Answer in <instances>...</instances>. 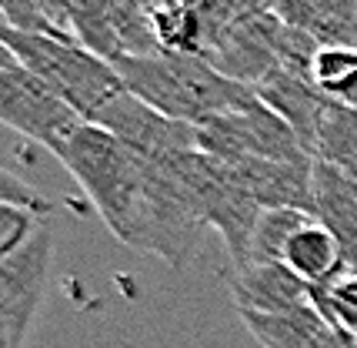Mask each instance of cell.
I'll list each match as a JSON object with an SVG mask.
<instances>
[{
    "mask_svg": "<svg viewBox=\"0 0 357 348\" xmlns=\"http://www.w3.org/2000/svg\"><path fill=\"white\" fill-rule=\"evenodd\" d=\"M74 174L84 194L97 208L100 222L121 245L147 252V171L137 154L104 127L84 124L50 151Z\"/></svg>",
    "mask_w": 357,
    "mask_h": 348,
    "instance_id": "1",
    "label": "cell"
},
{
    "mask_svg": "<svg viewBox=\"0 0 357 348\" xmlns=\"http://www.w3.org/2000/svg\"><path fill=\"white\" fill-rule=\"evenodd\" d=\"M114 71L124 80V91L190 127L220 114L254 111L261 104L254 87L220 74L207 57H184V54L124 57L114 64Z\"/></svg>",
    "mask_w": 357,
    "mask_h": 348,
    "instance_id": "2",
    "label": "cell"
},
{
    "mask_svg": "<svg viewBox=\"0 0 357 348\" xmlns=\"http://www.w3.org/2000/svg\"><path fill=\"white\" fill-rule=\"evenodd\" d=\"M0 41L10 48L17 64L31 71L37 80H44L67 108L93 121L107 108L114 97L124 91V80L114 71V64L93 57L74 41H54V37H33V34H17L10 27L0 31Z\"/></svg>",
    "mask_w": 357,
    "mask_h": 348,
    "instance_id": "3",
    "label": "cell"
},
{
    "mask_svg": "<svg viewBox=\"0 0 357 348\" xmlns=\"http://www.w3.org/2000/svg\"><path fill=\"white\" fill-rule=\"evenodd\" d=\"M174 164L187 181V188L194 191L207 228H214L224 238L227 254H231V271L248 268L250 241H254V228L261 222V208L237 181L234 168L211 154H201V151L177 154Z\"/></svg>",
    "mask_w": 357,
    "mask_h": 348,
    "instance_id": "4",
    "label": "cell"
},
{
    "mask_svg": "<svg viewBox=\"0 0 357 348\" xmlns=\"http://www.w3.org/2000/svg\"><path fill=\"white\" fill-rule=\"evenodd\" d=\"M147 171V254L164 258L174 268H184L197 252L201 231L207 228L204 211L181 177L174 158L144 161Z\"/></svg>",
    "mask_w": 357,
    "mask_h": 348,
    "instance_id": "5",
    "label": "cell"
},
{
    "mask_svg": "<svg viewBox=\"0 0 357 348\" xmlns=\"http://www.w3.org/2000/svg\"><path fill=\"white\" fill-rule=\"evenodd\" d=\"M197 151L211 154V158L224 161V164H237V161H314L304 144L297 138L291 124L278 117L264 101L244 114H220L197 124Z\"/></svg>",
    "mask_w": 357,
    "mask_h": 348,
    "instance_id": "6",
    "label": "cell"
},
{
    "mask_svg": "<svg viewBox=\"0 0 357 348\" xmlns=\"http://www.w3.org/2000/svg\"><path fill=\"white\" fill-rule=\"evenodd\" d=\"M0 124L54 151L84 124V117L67 108L44 80H37L17 64L0 71Z\"/></svg>",
    "mask_w": 357,
    "mask_h": 348,
    "instance_id": "7",
    "label": "cell"
},
{
    "mask_svg": "<svg viewBox=\"0 0 357 348\" xmlns=\"http://www.w3.org/2000/svg\"><path fill=\"white\" fill-rule=\"evenodd\" d=\"M91 124L114 134L140 161H167L187 151H197V127L181 124L167 114L154 111L130 91H121Z\"/></svg>",
    "mask_w": 357,
    "mask_h": 348,
    "instance_id": "8",
    "label": "cell"
},
{
    "mask_svg": "<svg viewBox=\"0 0 357 348\" xmlns=\"http://www.w3.org/2000/svg\"><path fill=\"white\" fill-rule=\"evenodd\" d=\"M50 254H54V235L44 222L24 248L0 258V318L20 338H27L33 318L44 305Z\"/></svg>",
    "mask_w": 357,
    "mask_h": 348,
    "instance_id": "9",
    "label": "cell"
},
{
    "mask_svg": "<svg viewBox=\"0 0 357 348\" xmlns=\"http://www.w3.org/2000/svg\"><path fill=\"white\" fill-rule=\"evenodd\" d=\"M261 211H304L314 215V161H237L231 164Z\"/></svg>",
    "mask_w": 357,
    "mask_h": 348,
    "instance_id": "10",
    "label": "cell"
},
{
    "mask_svg": "<svg viewBox=\"0 0 357 348\" xmlns=\"http://www.w3.org/2000/svg\"><path fill=\"white\" fill-rule=\"evenodd\" d=\"M254 91L271 111L291 124V131L304 144V151L314 158L317 127H321V117H324V108L331 104V97L321 94L307 74H297L291 67H274Z\"/></svg>",
    "mask_w": 357,
    "mask_h": 348,
    "instance_id": "11",
    "label": "cell"
},
{
    "mask_svg": "<svg viewBox=\"0 0 357 348\" xmlns=\"http://www.w3.org/2000/svg\"><path fill=\"white\" fill-rule=\"evenodd\" d=\"M231 295L241 315H284L311 301V288L287 265H248L231 271Z\"/></svg>",
    "mask_w": 357,
    "mask_h": 348,
    "instance_id": "12",
    "label": "cell"
},
{
    "mask_svg": "<svg viewBox=\"0 0 357 348\" xmlns=\"http://www.w3.org/2000/svg\"><path fill=\"white\" fill-rule=\"evenodd\" d=\"M280 265H287L307 288H324L344 271V248L324 222L307 218L287 238Z\"/></svg>",
    "mask_w": 357,
    "mask_h": 348,
    "instance_id": "13",
    "label": "cell"
},
{
    "mask_svg": "<svg viewBox=\"0 0 357 348\" xmlns=\"http://www.w3.org/2000/svg\"><path fill=\"white\" fill-rule=\"evenodd\" d=\"M284 24L311 34L321 48L357 50V3L354 0H291L274 7Z\"/></svg>",
    "mask_w": 357,
    "mask_h": 348,
    "instance_id": "14",
    "label": "cell"
},
{
    "mask_svg": "<svg viewBox=\"0 0 357 348\" xmlns=\"http://www.w3.org/2000/svg\"><path fill=\"white\" fill-rule=\"evenodd\" d=\"M151 24H154L157 44L164 54H184L204 57L207 48V20L201 3H147Z\"/></svg>",
    "mask_w": 357,
    "mask_h": 348,
    "instance_id": "15",
    "label": "cell"
},
{
    "mask_svg": "<svg viewBox=\"0 0 357 348\" xmlns=\"http://www.w3.org/2000/svg\"><path fill=\"white\" fill-rule=\"evenodd\" d=\"M70 10V27L74 37L84 50H91L93 57L107 64L124 61V48L117 37V20H114V3H100V0H77L67 3Z\"/></svg>",
    "mask_w": 357,
    "mask_h": 348,
    "instance_id": "16",
    "label": "cell"
},
{
    "mask_svg": "<svg viewBox=\"0 0 357 348\" xmlns=\"http://www.w3.org/2000/svg\"><path fill=\"white\" fill-rule=\"evenodd\" d=\"M314 161L334 168H357V108L344 101L327 104L314 141Z\"/></svg>",
    "mask_w": 357,
    "mask_h": 348,
    "instance_id": "17",
    "label": "cell"
},
{
    "mask_svg": "<svg viewBox=\"0 0 357 348\" xmlns=\"http://www.w3.org/2000/svg\"><path fill=\"white\" fill-rule=\"evenodd\" d=\"M311 305L334 332L357 342V268H344L324 288H311Z\"/></svg>",
    "mask_w": 357,
    "mask_h": 348,
    "instance_id": "18",
    "label": "cell"
},
{
    "mask_svg": "<svg viewBox=\"0 0 357 348\" xmlns=\"http://www.w3.org/2000/svg\"><path fill=\"white\" fill-rule=\"evenodd\" d=\"M311 80L331 101H351L357 94V50L321 48L311 64Z\"/></svg>",
    "mask_w": 357,
    "mask_h": 348,
    "instance_id": "19",
    "label": "cell"
},
{
    "mask_svg": "<svg viewBox=\"0 0 357 348\" xmlns=\"http://www.w3.org/2000/svg\"><path fill=\"white\" fill-rule=\"evenodd\" d=\"M307 218H314V215H304V211H261V222L254 228V241H250L248 265H280L287 238L294 235Z\"/></svg>",
    "mask_w": 357,
    "mask_h": 348,
    "instance_id": "20",
    "label": "cell"
},
{
    "mask_svg": "<svg viewBox=\"0 0 357 348\" xmlns=\"http://www.w3.org/2000/svg\"><path fill=\"white\" fill-rule=\"evenodd\" d=\"M114 20H117V37H121L124 57H157V54H164L160 44H157L147 3H130V0L121 3L117 0L114 3Z\"/></svg>",
    "mask_w": 357,
    "mask_h": 348,
    "instance_id": "21",
    "label": "cell"
},
{
    "mask_svg": "<svg viewBox=\"0 0 357 348\" xmlns=\"http://www.w3.org/2000/svg\"><path fill=\"white\" fill-rule=\"evenodd\" d=\"M47 218L37 211H27L20 205H3L0 201V258L14 254L33 238V231L44 224Z\"/></svg>",
    "mask_w": 357,
    "mask_h": 348,
    "instance_id": "22",
    "label": "cell"
},
{
    "mask_svg": "<svg viewBox=\"0 0 357 348\" xmlns=\"http://www.w3.org/2000/svg\"><path fill=\"white\" fill-rule=\"evenodd\" d=\"M0 201L3 205H20L27 208V211H37V215H50L54 205L47 201L44 194H37V191L27 184V181H20L14 171H7V168H0Z\"/></svg>",
    "mask_w": 357,
    "mask_h": 348,
    "instance_id": "23",
    "label": "cell"
},
{
    "mask_svg": "<svg viewBox=\"0 0 357 348\" xmlns=\"http://www.w3.org/2000/svg\"><path fill=\"white\" fill-rule=\"evenodd\" d=\"M0 348H24V338H20L3 318H0Z\"/></svg>",
    "mask_w": 357,
    "mask_h": 348,
    "instance_id": "24",
    "label": "cell"
},
{
    "mask_svg": "<svg viewBox=\"0 0 357 348\" xmlns=\"http://www.w3.org/2000/svg\"><path fill=\"white\" fill-rule=\"evenodd\" d=\"M3 67H17V57L10 54V48L0 41V71H3Z\"/></svg>",
    "mask_w": 357,
    "mask_h": 348,
    "instance_id": "25",
    "label": "cell"
},
{
    "mask_svg": "<svg viewBox=\"0 0 357 348\" xmlns=\"http://www.w3.org/2000/svg\"><path fill=\"white\" fill-rule=\"evenodd\" d=\"M344 177H347V184H351V191H354V198H357V168H341Z\"/></svg>",
    "mask_w": 357,
    "mask_h": 348,
    "instance_id": "26",
    "label": "cell"
},
{
    "mask_svg": "<svg viewBox=\"0 0 357 348\" xmlns=\"http://www.w3.org/2000/svg\"><path fill=\"white\" fill-rule=\"evenodd\" d=\"M7 27V17H3V7H0V31Z\"/></svg>",
    "mask_w": 357,
    "mask_h": 348,
    "instance_id": "27",
    "label": "cell"
}]
</instances>
